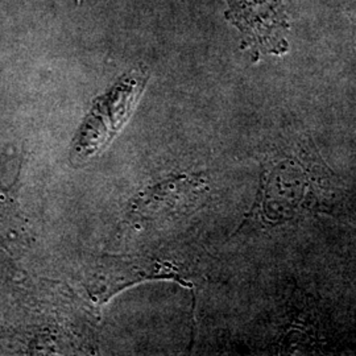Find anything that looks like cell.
I'll list each match as a JSON object with an SVG mask.
<instances>
[{
    "mask_svg": "<svg viewBox=\"0 0 356 356\" xmlns=\"http://www.w3.org/2000/svg\"><path fill=\"white\" fill-rule=\"evenodd\" d=\"M147 78L141 70L131 72L95 102L76 135L72 163L82 164L110 144L132 114Z\"/></svg>",
    "mask_w": 356,
    "mask_h": 356,
    "instance_id": "cell-1",
    "label": "cell"
},
{
    "mask_svg": "<svg viewBox=\"0 0 356 356\" xmlns=\"http://www.w3.org/2000/svg\"><path fill=\"white\" fill-rule=\"evenodd\" d=\"M227 19L256 56L289 51V24L282 0H226Z\"/></svg>",
    "mask_w": 356,
    "mask_h": 356,
    "instance_id": "cell-2",
    "label": "cell"
}]
</instances>
